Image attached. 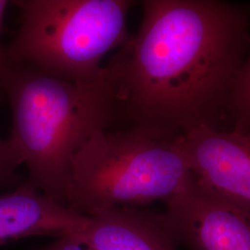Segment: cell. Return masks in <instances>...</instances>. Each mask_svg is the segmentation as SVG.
I'll return each instance as SVG.
<instances>
[{"mask_svg": "<svg viewBox=\"0 0 250 250\" xmlns=\"http://www.w3.org/2000/svg\"><path fill=\"white\" fill-rule=\"evenodd\" d=\"M142 7L139 30L105 65L119 125L170 137L223 128L250 48V5L146 0Z\"/></svg>", "mask_w": 250, "mask_h": 250, "instance_id": "cell-1", "label": "cell"}, {"mask_svg": "<svg viewBox=\"0 0 250 250\" xmlns=\"http://www.w3.org/2000/svg\"><path fill=\"white\" fill-rule=\"evenodd\" d=\"M12 112L9 143L35 188L62 202L76 154L94 134L119 125L106 77L94 84L64 80L29 66L0 72Z\"/></svg>", "mask_w": 250, "mask_h": 250, "instance_id": "cell-2", "label": "cell"}, {"mask_svg": "<svg viewBox=\"0 0 250 250\" xmlns=\"http://www.w3.org/2000/svg\"><path fill=\"white\" fill-rule=\"evenodd\" d=\"M179 137L137 127L94 134L72 161L65 201L92 216L109 208L166 203L194 182Z\"/></svg>", "mask_w": 250, "mask_h": 250, "instance_id": "cell-3", "label": "cell"}, {"mask_svg": "<svg viewBox=\"0 0 250 250\" xmlns=\"http://www.w3.org/2000/svg\"><path fill=\"white\" fill-rule=\"evenodd\" d=\"M21 23L5 48L9 65H23L83 84L105 81L102 61L131 35L130 0H19Z\"/></svg>", "mask_w": 250, "mask_h": 250, "instance_id": "cell-4", "label": "cell"}, {"mask_svg": "<svg viewBox=\"0 0 250 250\" xmlns=\"http://www.w3.org/2000/svg\"><path fill=\"white\" fill-rule=\"evenodd\" d=\"M177 242L190 250H250V208L216 195L196 179L167 202Z\"/></svg>", "mask_w": 250, "mask_h": 250, "instance_id": "cell-5", "label": "cell"}, {"mask_svg": "<svg viewBox=\"0 0 250 250\" xmlns=\"http://www.w3.org/2000/svg\"><path fill=\"white\" fill-rule=\"evenodd\" d=\"M197 184L250 208V130L198 126L180 136Z\"/></svg>", "mask_w": 250, "mask_h": 250, "instance_id": "cell-6", "label": "cell"}, {"mask_svg": "<svg viewBox=\"0 0 250 250\" xmlns=\"http://www.w3.org/2000/svg\"><path fill=\"white\" fill-rule=\"evenodd\" d=\"M89 222L81 214L31 183L0 196V246L37 235L80 233Z\"/></svg>", "mask_w": 250, "mask_h": 250, "instance_id": "cell-7", "label": "cell"}, {"mask_svg": "<svg viewBox=\"0 0 250 250\" xmlns=\"http://www.w3.org/2000/svg\"><path fill=\"white\" fill-rule=\"evenodd\" d=\"M88 217L78 234L93 250H176L177 240L165 214L121 207Z\"/></svg>", "mask_w": 250, "mask_h": 250, "instance_id": "cell-8", "label": "cell"}, {"mask_svg": "<svg viewBox=\"0 0 250 250\" xmlns=\"http://www.w3.org/2000/svg\"><path fill=\"white\" fill-rule=\"evenodd\" d=\"M227 113L232 126L250 130V53L233 81Z\"/></svg>", "mask_w": 250, "mask_h": 250, "instance_id": "cell-9", "label": "cell"}, {"mask_svg": "<svg viewBox=\"0 0 250 250\" xmlns=\"http://www.w3.org/2000/svg\"><path fill=\"white\" fill-rule=\"evenodd\" d=\"M18 166L20 164L9 140L0 137V185L10 178Z\"/></svg>", "mask_w": 250, "mask_h": 250, "instance_id": "cell-10", "label": "cell"}, {"mask_svg": "<svg viewBox=\"0 0 250 250\" xmlns=\"http://www.w3.org/2000/svg\"><path fill=\"white\" fill-rule=\"evenodd\" d=\"M48 250H95L78 233L65 235Z\"/></svg>", "mask_w": 250, "mask_h": 250, "instance_id": "cell-11", "label": "cell"}, {"mask_svg": "<svg viewBox=\"0 0 250 250\" xmlns=\"http://www.w3.org/2000/svg\"><path fill=\"white\" fill-rule=\"evenodd\" d=\"M11 2L7 1V0H0V36L3 30V22H4V16L6 13V9L8 8L9 4ZM8 65V62L6 59V54H5V48H3L0 44V72L5 69Z\"/></svg>", "mask_w": 250, "mask_h": 250, "instance_id": "cell-12", "label": "cell"}]
</instances>
